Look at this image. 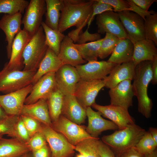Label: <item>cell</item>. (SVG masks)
Returning a JSON list of instances; mask_svg holds the SVG:
<instances>
[{
  "instance_id": "6da1fadb",
  "label": "cell",
  "mask_w": 157,
  "mask_h": 157,
  "mask_svg": "<svg viewBox=\"0 0 157 157\" xmlns=\"http://www.w3.org/2000/svg\"><path fill=\"white\" fill-rule=\"evenodd\" d=\"M94 2V0H62L58 31L62 33L75 26L76 29L68 34L72 39L81 33L91 18Z\"/></svg>"
},
{
  "instance_id": "7a4b0ae2",
  "label": "cell",
  "mask_w": 157,
  "mask_h": 157,
  "mask_svg": "<svg viewBox=\"0 0 157 157\" xmlns=\"http://www.w3.org/2000/svg\"><path fill=\"white\" fill-rule=\"evenodd\" d=\"M152 61H142L136 65L132 84L135 96L138 102V111L147 118L151 116L153 106L151 99L147 94V88L152 78Z\"/></svg>"
},
{
  "instance_id": "3957f363",
  "label": "cell",
  "mask_w": 157,
  "mask_h": 157,
  "mask_svg": "<svg viewBox=\"0 0 157 157\" xmlns=\"http://www.w3.org/2000/svg\"><path fill=\"white\" fill-rule=\"evenodd\" d=\"M145 132V129L134 123L116 130L111 134L103 136L101 141L120 156L135 147Z\"/></svg>"
},
{
  "instance_id": "277c9868",
  "label": "cell",
  "mask_w": 157,
  "mask_h": 157,
  "mask_svg": "<svg viewBox=\"0 0 157 157\" xmlns=\"http://www.w3.org/2000/svg\"><path fill=\"white\" fill-rule=\"evenodd\" d=\"M48 48L45 44L44 31L41 26L31 37L24 50L23 70L36 72Z\"/></svg>"
},
{
  "instance_id": "5b68a950",
  "label": "cell",
  "mask_w": 157,
  "mask_h": 157,
  "mask_svg": "<svg viewBox=\"0 0 157 157\" xmlns=\"http://www.w3.org/2000/svg\"><path fill=\"white\" fill-rule=\"evenodd\" d=\"M36 72L10 69L4 65L0 71V92L7 94L32 84Z\"/></svg>"
},
{
  "instance_id": "8992f818",
  "label": "cell",
  "mask_w": 157,
  "mask_h": 157,
  "mask_svg": "<svg viewBox=\"0 0 157 157\" xmlns=\"http://www.w3.org/2000/svg\"><path fill=\"white\" fill-rule=\"evenodd\" d=\"M44 136L51 151V157H72L75 146L62 134L51 127L42 124L40 131Z\"/></svg>"
},
{
  "instance_id": "52a82bcc",
  "label": "cell",
  "mask_w": 157,
  "mask_h": 157,
  "mask_svg": "<svg viewBox=\"0 0 157 157\" xmlns=\"http://www.w3.org/2000/svg\"><path fill=\"white\" fill-rule=\"evenodd\" d=\"M86 127L76 124L61 115L56 122L52 123L51 127L75 146L84 140L93 138L86 131Z\"/></svg>"
},
{
  "instance_id": "ba28073f",
  "label": "cell",
  "mask_w": 157,
  "mask_h": 157,
  "mask_svg": "<svg viewBox=\"0 0 157 157\" xmlns=\"http://www.w3.org/2000/svg\"><path fill=\"white\" fill-rule=\"evenodd\" d=\"M46 11L45 0H30L22 19L23 29L31 36L33 35L41 26Z\"/></svg>"
},
{
  "instance_id": "9c48e42d",
  "label": "cell",
  "mask_w": 157,
  "mask_h": 157,
  "mask_svg": "<svg viewBox=\"0 0 157 157\" xmlns=\"http://www.w3.org/2000/svg\"><path fill=\"white\" fill-rule=\"evenodd\" d=\"M96 21L97 33H108L119 39L128 38L117 13L112 10L104 12L97 15Z\"/></svg>"
},
{
  "instance_id": "30bf717a",
  "label": "cell",
  "mask_w": 157,
  "mask_h": 157,
  "mask_svg": "<svg viewBox=\"0 0 157 157\" xmlns=\"http://www.w3.org/2000/svg\"><path fill=\"white\" fill-rule=\"evenodd\" d=\"M104 79L85 80L81 79L76 85L74 95L85 108L95 103L99 92L105 87Z\"/></svg>"
},
{
  "instance_id": "8fae6325",
  "label": "cell",
  "mask_w": 157,
  "mask_h": 157,
  "mask_svg": "<svg viewBox=\"0 0 157 157\" xmlns=\"http://www.w3.org/2000/svg\"><path fill=\"white\" fill-rule=\"evenodd\" d=\"M120 20L129 39L133 44L145 38L144 19L133 12L125 10L118 13Z\"/></svg>"
},
{
  "instance_id": "7c38bea8",
  "label": "cell",
  "mask_w": 157,
  "mask_h": 157,
  "mask_svg": "<svg viewBox=\"0 0 157 157\" xmlns=\"http://www.w3.org/2000/svg\"><path fill=\"white\" fill-rule=\"evenodd\" d=\"M81 79L75 67L64 65L55 73L57 89L64 95L74 94L76 84Z\"/></svg>"
},
{
  "instance_id": "4fadbf2b",
  "label": "cell",
  "mask_w": 157,
  "mask_h": 157,
  "mask_svg": "<svg viewBox=\"0 0 157 157\" xmlns=\"http://www.w3.org/2000/svg\"><path fill=\"white\" fill-rule=\"evenodd\" d=\"M117 64L107 61H94L75 67L81 79L85 80L104 79Z\"/></svg>"
},
{
  "instance_id": "5bb4252c",
  "label": "cell",
  "mask_w": 157,
  "mask_h": 157,
  "mask_svg": "<svg viewBox=\"0 0 157 157\" xmlns=\"http://www.w3.org/2000/svg\"><path fill=\"white\" fill-rule=\"evenodd\" d=\"M33 85L15 92L0 95V105L8 115H20L27 95Z\"/></svg>"
},
{
  "instance_id": "9a60e30c",
  "label": "cell",
  "mask_w": 157,
  "mask_h": 157,
  "mask_svg": "<svg viewBox=\"0 0 157 157\" xmlns=\"http://www.w3.org/2000/svg\"><path fill=\"white\" fill-rule=\"evenodd\" d=\"M55 74L54 72L46 74L33 85L30 94L25 99L24 104H31L40 99H48L56 88Z\"/></svg>"
},
{
  "instance_id": "2e32d148",
  "label": "cell",
  "mask_w": 157,
  "mask_h": 157,
  "mask_svg": "<svg viewBox=\"0 0 157 157\" xmlns=\"http://www.w3.org/2000/svg\"><path fill=\"white\" fill-rule=\"evenodd\" d=\"M92 106L101 115L109 119L115 124L119 129H123L129 125L135 123L128 110L121 107L111 104L101 106L95 103Z\"/></svg>"
},
{
  "instance_id": "e0dca14e",
  "label": "cell",
  "mask_w": 157,
  "mask_h": 157,
  "mask_svg": "<svg viewBox=\"0 0 157 157\" xmlns=\"http://www.w3.org/2000/svg\"><path fill=\"white\" fill-rule=\"evenodd\" d=\"M131 81L124 80L110 89V104L121 107L127 110L132 106L133 98L135 94Z\"/></svg>"
},
{
  "instance_id": "ac0fdd59",
  "label": "cell",
  "mask_w": 157,
  "mask_h": 157,
  "mask_svg": "<svg viewBox=\"0 0 157 157\" xmlns=\"http://www.w3.org/2000/svg\"><path fill=\"white\" fill-rule=\"evenodd\" d=\"M22 15L20 13L13 15L5 14L0 20V29L4 32L7 57L9 59L11 54L12 45L16 35L22 30Z\"/></svg>"
},
{
  "instance_id": "d6986e66",
  "label": "cell",
  "mask_w": 157,
  "mask_h": 157,
  "mask_svg": "<svg viewBox=\"0 0 157 157\" xmlns=\"http://www.w3.org/2000/svg\"><path fill=\"white\" fill-rule=\"evenodd\" d=\"M32 36L23 29L16 35L12 45L9 60L5 65L8 69L21 70L24 67L23 52Z\"/></svg>"
},
{
  "instance_id": "ffe728a7",
  "label": "cell",
  "mask_w": 157,
  "mask_h": 157,
  "mask_svg": "<svg viewBox=\"0 0 157 157\" xmlns=\"http://www.w3.org/2000/svg\"><path fill=\"white\" fill-rule=\"evenodd\" d=\"M88 125L86 127L87 132L91 137L98 138L102 132L108 130H117V126L111 121L103 118L98 111H95L91 107L86 108Z\"/></svg>"
},
{
  "instance_id": "44dd1931",
  "label": "cell",
  "mask_w": 157,
  "mask_h": 157,
  "mask_svg": "<svg viewBox=\"0 0 157 157\" xmlns=\"http://www.w3.org/2000/svg\"><path fill=\"white\" fill-rule=\"evenodd\" d=\"M61 115L79 125L84 122L87 117L86 109L74 94L64 96Z\"/></svg>"
},
{
  "instance_id": "7402d4cb",
  "label": "cell",
  "mask_w": 157,
  "mask_h": 157,
  "mask_svg": "<svg viewBox=\"0 0 157 157\" xmlns=\"http://www.w3.org/2000/svg\"><path fill=\"white\" fill-rule=\"evenodd\" d=\"M136 66L132 61L117 64L104 79L106 81L105 87L110 89L124 80H133Z\"/></svg>"
},
{
  "instance_id": "603a6c76",
  "label": "cell",
  "mask_w": 157,
  "mask_h": 157,
  "mask_svg": "<svg viewBox=\"0 0 157 157\" xmlns=\"http://www.w3.org/2000/svg\"><path fill=\"white\" fill-rule=\"evenodd\" d=\"M62 63L76 66L86 63L74 46L72 40L68 35H65L62 41L58 55Z\"/></svg>"
},
{
  "instance_id": "cb8c5ba5",
  "label": "cell",
  "mask_w": 157,
  "mask_h": 157,
  "mask_svg": "<svg viewBox=\"0 0 157 157\" xmlns=\"http://www.w3.org/2000/svg\"><path fill=\"white\" fill-rule=\"evenodd\" d=\"M47 99H41L33 104H24L20 115L31 117L43 124L52 127V123L49 114Z\"/></svg>"
},
{
  "instance_id": "d4e9b609",
  "label": "cell",
  "mask_w": 157,
  "mask_h": 157,
  "mask_svg": "<svg viewBox=\"0 0 157 157\" xmlns=\"http://www.w3.org/2000/svg\"><path fill=\"white\" fill-rule=\"evenodd\" d=\"M63 65L58 56L48 47L46 53L33 76L32 84H34L42 77L51 72H56Z\"/></svg>"
},
{
  "instance_id": "484cf974",
  "label": "cell",
  "mask_w": 157,
  "mask_h": 157,
  "mask_svg": "<svg viewBox=\"0 0 157 157\" xmlns=\"http://www.w3.org/2000/svg\"><path fill=\"white\" fill-rule=\"evenodd\" d=\"M156 56L157 49L152 41L145 38L134 44L132 61L136 65L143 61H152Z\"/></svg>"
},
{
  "instance_id": "4316f807",
  "label": "cell",
  "mask_w": 157,
  "mask_h": 157,
  "mask_svg": "<svg viewBox=\"0 0 157 157\" xmlns=\"http://www.w3.org/2000/svg\"><path fill=\"white\" fill-rule=\"evenodd\" d=\"M134 44L128 38L119 39L107 62L116 64L132 61Z\"/></svg>"
},
{
  "instance_id": "83f0119b",
  "label": "cell",
  "mask_w": 157,
  "mask_h": 157,
  "mask_svg": "<svg viewBox=\"0 0 157 157\" xmlns=\"http://www.w3.org/2000/svg\"><path fill=\"white\" fill-rule=\"evenodd\" d=\"M30 151L26 144L16 138L0 140V157H20Z\"/></svg>"
},
{
  "instance_id": "f1b7e54d",
  "label": "cell",
  "mask_w": 157,
  "mask_h": 157,
  "mask_svg": "<svg viewBox=\"0 0 157 157\" xmlns=\"http://www.w3.org/2000/svg\"><path fill=\"white\" fill-rule=\"evenodd\" d=\"M46 11L44 22L51 28L58 31L62 0H45Z\"/></svg>"
},
{
  "instance_id": "f546056e",
  "label": "cell",
  "mask_w": 157,
  "mask_h": 157,
  "mask_svg": "<svg viewBox=\"0 0 157 157\" xmlns=\"http://www.w3.org/2000/svg\"><path fill=\"white\" fill-rule=\"evenodd\" d=\"M64 96L56 88L47 99L49 114L52 123L56 122L61 115Z\"/></svg>"
},
{
  "instance_id": "4dcf8cb0",
  "label": "cell",
  "mask_w": 157,
  "mask_h": 157,
  "mask_svg": "<svg viewBox=\"0 0 157 157\" xmlns=\"http://www.w3.org/2000/svg\"><path fill=\"white\" fill-rule=\"evenodd\" d=\"M41 26L45 35L46 45L58 55L61 43L65 35L58 31L49 28L44 22H42Z\"/></svg>"
},
{
  "instance_id": "1f68e13d",
  "label": "cell",
  "mask_w": 157,
  "mask_h": 157,
  "mask_svg": "<svg viewBox=\"0 0 157 157\" xmlns=\"http://www.w3.org/2000/svg\"><path fill=\"white\" fill-rule=\"evenodd\" d=\"M103 38L82 44H74L83 58L88 62L97 61L100 46Z\"/></svg>"
},
{
  "instance_id": "d6a6232c",
  "label": "cell",
  "mask_w": 157,
  "mask_h": 157,
  "mask_svg": "<svg viewBox=\"0 0 157 157\" xmlns=\"http://www.w3.org/2000/svg\"><path fill=\"white\" fill-rule=\"evenodd\" d=\"M29 2L25 0H0V13L13 15L19 12L23 14Z\"/></svg>"
},
{
  "instance_id": "836d02e7",
  "label": "cell",
  "mask_w": 157,
  "mask_h": 157,
  "mask_svg": "<svg viewBox=\"0 0 157 157\" xmlns=\"http://www.w3.org/2000/svg\"><path fill=\"white\" fill-rule=\"evenodd\" d=\"M99 138H91L84 140L75 146L74 150L85 157H101L96 149V141Z\"/></svg>"
},
{
  "instance_id": "e575fe53",
  "label": "cell",
  "mask_w": 157,
  "mask_h": 157,
  "mask_svg": "<svg viewBox=\"0 0 157 157\" xmlns=\"http://www.w3.org/2000/svg\"><path fill=\"white\" fill-rule=\"evenodd\" d=\"M145 38L152 41L157 45V13L146 16L144 19Z\"/></svg>"
},
{
  "instance_id": "d590c367",
  "label": "cell",
  "mask_w": 157,
  "mask_h": 157,
  "mask_svg": "<svg viewBox=\"0 0 157 157\" xmlns=\"http://www.w3.org/2000/svg\"><path fill=\"white\" fill-rule=\"evenodd\" d=\"M103 38L98 55V57L101 59L106 58L112 53L119 39L115 36L107 33Z\"/></svg>"
},
{
  "instance_id": "8d00e7d4",
  "label": "cell",
  "mask_w": 157,
  "mask_h": 157,
  "mask_svg": "<svg viewBox=\"0 0 157 157\" xmlns=\"http://www.w3.org/2000/svg\"><path fill=\"white\" fill-rule=\"evenodd\" d=\"M157 144L152 138L148 131L144 135L135 146L136 149L144 155L150 154L156 149Z\"/></svg>"
},
{
  "instance_id": "74e56055",
  "label": "cell",
  "mask_w": 157,
  "mask_h": 157,
  "mask_svg": "<svg viewBox=\"0 0 157 157\" xmlns=\"http://www.w3.org/2000/svg\"><path fill=\"white\" fill-rule=\"evenodd\" d=\"M26 144L30 151L32 152L42 148L48 143L43 135L39 132L32 136Z\"/></svg>"
},
{
  "instance_id": "f35d334b",
  "label": "cell",
  "mask_w": 157,
  "mask_h": 157,
  "mask_svg": "<svg viewBox=\"0 0 157 157\" xmlns=\"http://www.w3.org/2000/svg\"><path fill=\"white\" fill-rule=\"evenodd\" d=\"M20 116L31 137L40 131L42 123L31 117L22 115Z\"/></svg>"
},
{
  "instance_id": "ab89813d",
  "label": "cell",
  "mask_w": 157,
  "mask_h": 157,
  "mask_svg": "<svg viewBox=\"0 0 157 157\" xmlns=\"http://www.w3.org/2000/svg\"><path fill=\"white\" fill-rule=\"evenodd\" d=\"M15 138L26 144L31 137L20 116L15 128Z\"/></svg>"
},
{
  "instance_id": "60d3db41",
  "label": "cell",
  "mask_w": 157,
  "mask_h": 157,
  "mask_svg": "<svg viewBox=\"0 0 157 157\" xmlns=\"http://www.w3.org/2000/svg\"><path fill=\"white\" fill-rule=\"evenodd\" d=\"M94 0V2L92 6V13L91 18L88 24V28L89 27L95 16L106 11L109 10L113 11V7L110 5L100 2L98 0Z\"/></svg>"
},
{
  "instance_id": "b9f144b4",
  "label": "cell",
  "mask_w": 157,
  "mask_h": 157,
  "mask_svg": "<svg viewBox=\"0 0 157 157\" xmlns=\"http://www.w3.org/2000/svg\"><path fill=\"white\" fill-rule=\"evenodd\" d=\"M98 1L111 6L113 8V11L116 13L125 10L130 11V6L127 0H98Z\"/></svg>"
},
{
  "instance_id": "7bdbcfd3",
  "label": "cell",
  "mask_w": 157,
  "mask_h": 157,
  "mask_svg": "<svg viewBox=\"0 0 157 157\" xmlns=\"http://www.w3.org/2000/svg\"><path fill=\"white\" fill-rule=\"evenodd\" d=\"M88 28L83 33L78 35L72 40L74 42H77L78 44L85 43L88 41H95L100 39L101 35L98 33L91 34L88 31Z\"/></svg>"
},
{
  "instance_id": "ee69618b",
  "label": "cell",
  "mask_w": 157,
  "mask_h": 157,
  "mask_svg": "<svg viewBox=\"0 0 157 157\" xmlns=\"http://www.w3.org/2000/svg\"><path fill=\"white\" fill-rule=\"evenodd\" d=\"M96 149L101 157H117L113 151L99 139L96 141Z\"/></svg>"
},
{
  "instance_id": "f6af8a7d",
  "label": "cell",
  "mask_w": 157,
  "mask_h": 157,
  "mask_svg": "<svg viewBox=\"0 0 157 157\" xmlns=\"http://www.w3.org/2000/svg\"><path fill=\"white\" fill-rule=\"evenodd\" d=\"M127 1L130 6V11L137 14L144 19L146 16L153 14L155 12L153 10L147 11L143 10L135 4L132 0H127Z\"/></svg>"
},
{
  "instance_id": "bcb514c9",
  "label": "cell",
  "mask_w": 157,
  "mask_h": 157,
  "mask_svg": "<svg viewBox=\"0 0 157 157\" xmlns=\"http://www.w3.org/2000/svg\"><path fill=\"white\" fill-rule=\"evenodd\" d=\"M31 152L33 157H51V151L48 144Z\"/></svg>"
},
{
  "instance_id": "7dc6e473",
  "label": "cell",
  "mask_w": 157,
  "mask_h": 157,
  "mask_svg": "<svg viewBox=\"0 0 157 157\" xmlns=\"http://www.w3.org/2000/svg\"><path fill=\"white\" fill-rule=\"evenodd\" d=\"M137 5L145 11H148L149 7L156 0H132Z\"/></svg>"
},
{
  "instance_id": "c3c4849f",
  "label": "cell",
  "mask_w": 157,
  "mask_h": 157,
  "mask_svg": "<svg viewBox=\"0 0 157 157\" xmlns=\"http://www.w3.org/2000/svg\"><path fill=\"white\" fill-rule=\"evenodd\" d=\"M119 157H144V156L139 152L134 147L123 153Z\"/></svg>"
},
{
  "instance_id": "681fc988",
  "label": "cell",
  "mask_w": 157,
  "mask_h": 157,
  "mask_svg": "<svg viewBox=\"0 0 157 157\" xmlns=\"http://www.w3.org/2000/svg\"><path fill=\"white\" fill-rule=\"evenodd\" d=\"M10 127V122L7 119L0 121V134H6L9 131Z\"/></svg>"
},
{
  "instance_id": "f907efd6",
  "label": "cell",
  "mask_w": 157,
  "mask_h": 157,
  "mask_svg": "<svg viewBox=\"0 0 157 157\" xmlns=\"http://www.w3.org/2000/svg\"><path fill=\"white\" fill-rule=\"evenodd\" d=\"M151 61L152 78L151 81L153 84L155 85L157 83V56Z\"/></svg>"
},
{
  "instance_id": "816d5d0a",
  "label": "cell",
  "mask_w": 157,
  "mask_h": 157,
  "mask_svg": "<svg viewBox=\"0 0 157 157\" xmlns=\"http://www.w3.org/2000/svg\"><path fill=\"white\" fill-rule=\"evenodd\" d=\"M150 133L152 138L157 144V129L152 127H150L148 131Z\"/></svg>"
},
{
  "instance_id": "f5cc1de1",
  "label": "cell",
  "mask_w": 157,
  "mask_h": 157,
  "mask_svg": "<svg viewBox=\"0 0 157 157\" xmlns=\"http://www.w3.org/2000/svg\"><path fill=\"white\" fill-rule=\"evenodd\" d=\"M8 115L0 105V121L4 119Z\"/></svg>"
},
{
  "instance_id": "db71d44e",
  "label": "cell",
  "mask_w": 157,
  "mask_h": 157,
  "mask_svg": "<svg viewBox=\"0 0 157 157\" xmlns=\"http://www.w3.org/2000/svg\"><path fill=\"white\" fill-rule=\"evenodd\" d=\"M144 157H157V149L152 153L144 155Z\"/></svg>"
},
{
  "instance_id": "11a10c76",
  "label": "cell",
  "mask_w": 157,
  "mask_h": 157,
  "mask_svg": "<svg viewBox=\"0 0 157 157\" xmlns=\"http://www.w3.org/2000/svg\"><path fill=\"white\" fill-rule=\"evenodd\" d=\"M20 157H33L31 152L27 153Z\"/></svg>"
},
{
  "instance_id": "9f6ffc18",
  "label": "cell",
  "mask_w": 157,
  "mask_h": 157,
  "mask_svg": "<svg viewBox=\"0 0 157 157\" xmlns=\"http://www.w3.org/2000/svg\"><path fill=\"white\" fill-rule=\"evenodd\" d=\"M75 157H85V156L83 154L79 153L76 155Z\"/></svg>"
},
{
  "instance_id": "6f0895ef",
  "label": "cell",
  "mask_w": 157,
  "mask_h": 157,
  "mask_svg": "<svg viewBox=\"0 0 157 157\" xmlns=\"http://www.w3.org/2000/svg\"><path fill=\"white\" fill-rule=\"evenodd\" d=\"M3 135L0 134V140L2 138Z\"/></svg>"
}]
</instances>
